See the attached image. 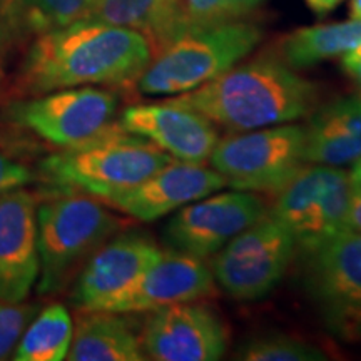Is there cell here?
<instances>
[{
	"label": "cell",
	"instance_id": "6da1fadb",
	"mask_svg": "<svg viewBox=\"0 0 361 361\" xmlns=\"http://www.w3.org/2000/svg\"><path fill=\"white\" fill-rule=\"evenodd\" d=\"M151 59L137 30L82 19L35 37L13 90L29 97L82 85L133 87Z\"/></svg>",
	"mask_w": 361,
	"mask_h": 361
},
{
	"label": "cell",
	"instance_id": "7a4b0ae2",
	"mask_svg": "<svg viewBox=\"0 0 361 361\" xmlns=\"http://www.w3.org/2000/svg\"><path fill=\"white\" fill-rule=\"evenodd\" d=\"M169 101L197 111L221 128L245 133L311 114L319 102V87L276 56H264Z\"/></svg>",
	"mask_w": 361,
	"mask_h": 361
},
{
	"label": "cell",
	"instance_id": "3957f363",
	"mask_svg": "<svg viewBox=\"0 0 361 361\" xmlns=\"http://www.w3.org/2000/svg\"><path fill=\"white\" fill-rule=\"evenodd\" d=\"M168 152L119 123L79 146L59 149L40 162V176L57 191L106 200L137 186L173 162Z\"/></svg>",
	"mask_w": 361,
	"mask_h": 361
},
{
	"label": "cell",
	"instance_id": "277c9868",
	"mask_svg": "<svg viewBox=\"0 0 361 361\" xmlns=\"http://www.w3.org/2000/svg\"><path fill=\"white\" fill-rule=\"evenodd\" d=\"M124 223L97 197L57 191L37 204L39 295H56Z\"/></svg>",
	"mask_w": 361,
	"mask_h": 361
},
{
	"label": "cell",
	"instance_id": "5b68a950",
	"mask_svg": "<svg viewBox=\"0 0 361 361\" xmlns=\"http://www.w3.org/2000/svg\"><path fill=\"white\" fill-rule=\"evenodd\" d=\"M261 39L263 30L245 20L191 27L152 56L135 85L146 96L189 92L238 66Z\"/></svg>",
	"mask_w": 361,
	"mask_h": 361
},
{
	"label": "cell",
	"instance_id": "8992f818",
	"mask_svg": "<svg viewBox=\"0 0 361 361\" xmlns=\"http://www.w3.org/2000/svg\"><path fill=\"white\" fill-rule=\"evenodd\" d=\"M117 104L119 99L112 90L82 85L13 99L2 117L12 129L59 151L87 142L109 129Z\"/></svg>",
	"mask_w": 361,
	"mask_h": 361
},
{
	"label": "cell",
	"instance_id": "52a82bcc",
	"mask_svg": "<svg viewBox=\"0 0 361 361\" xmlns=\"http://www.w3.org/2000/svg\"><path fill=\"white\" fill-rule=\"evenodd\" d=\"M211 168L238 191L276 194L305 159V126L279 124L228 135L216 144Z\"/></svg>",
	"mask_w": 361,
	"mask_h": 361
},
{
	"label": "cell",
	"instance_id": "ba28073f",
	"mask_svg": "<svg viewBox=\"0 0 361 361\" xmlns=\"http://www.w3.org/2000/svg\"><path fill=\"white\" fill-rule=\"evenodd\" d=\"M353 192L350 173L333 166H303L276 192L274 216L303 255L346 231V214Z\"/></svg>",
	"mask_w": 361,
	"mask_h": 361
},
{
	"label": "cell",
	"instance_id": "9c48e42d",
	"mask_svg": "<svg viewBox=\"0 0 361 361\" xmlns=\"http://www.w3.org/2000/svg\"><path fill=\"white\" fill-rule=\"evenodd\" d=\"M295 252L291 233L268 211L214 252L209 268L226 295L238 301H256L278 286Z\"/></svg>",
	"mask_w": 361,
	"mask_h": 361
},
{
	"label": "cell",
	"instance_id": "30bf717a",
	"mask_svg": "<svg viewBox=\"0 0 361 361\" xmlns=\"http://www.w3.org/2000/svg\"><path fill=\"white\" fill-rule=\"evenodd\" d=\"M305 258V288L324 324L343 340H360L361 234L343 231Z\"/></svg>",
	"mask_w": 361,
	"mask_h": 361
},
{
	"label": "cell",
	"instance_id": "8fae6325",
	"mask_svg": "<svg viewBox=\"0 0 361 361\" xmlns=\"http://www.w3.org/2000/svg\"><path fill=\"white\" fill-rule=\"evenodd\" d=\"M266 214V202L250 191L206 196L176 211L162 229V243L166 250L204 259Z\"/></svg>",
	"mask_w": 361,
	"mask_h": 361
},
{
	"label": "cell",
	"instance_id": "7c38bea8",
	"mask_svg": "<svg viewBox=\"0 0 361 361\" xmlns=\"http://www.w3.org/2000/svg\"><path fill=\"white\" fill-rule=\"evenodd\" d=\"M228 340L219 314L196 301L152 310L141 331L146 360L154 361L221 360Z\"/></svg>",
	"mask_w": 361,
	"mask_h": 361
},
{
	"label": "cell",
	"instance_id": "4fadbf2b",
	"mask_svg": "<svg viewBox=\"0 0 361 361\" xmlns=\"http://www.w3.org/2000/svg\"><path fill=\"white\" fill-rule=\"evenodd\" d=\"M214 293V276L204 261L166 250L141 276L101 310L124 314L146 313L169 305L204 300Z\"/></svg>",
	"mask_w": 361,
	"mask_h": 361
},
{
	"label": "cell",
	"instance_id": "5bb4252c",
	"mask_svg": "<svg viewBox=\"0 0 361 361\" xmlns=\"http://www.w3.org/2000/svg\"><path fill=\"white\" fill-rule=\"evenodd\" d=\"M162 250L142 231H119L80 269L71 301L79 311L101 310L159 258Z\"/></svg>",
	"mask_w": 361,
	"mask_h": 361
},
{
	"label": "cell",
	"instance_id": "9a60e30c",
	"mask_svg": "<svg viewBox=\"0 0 361 361\" xmlns=\"http://www.w3.org/2000/svg\"><path fill=\"white\" fill-rule=\"evenodd\" d=\"M119 126L146 137L176 161L204 164L219 134L207 117L173 101L135 104L124 109Z\"/></svg>",
	"mask_w": 361,
	"mask_h": 361
},
{
	"label": "cell",
	"instance_id": "2e32d148",
	"mask_svg": "<svg viewBox=\"0 0 361 361\" xmlns=\"http://www.w3.org/2000/svg\"><path fill=\"white\" fill-rule=\"evenodd\" d=\"M224 186L226 179L213 168L174 159L137 186L101 201L134 219L156 221Z\"/></svg>",
	"mask_w": 361,
	"mask_h": 361
},
{
	"label": "cell",
	"instance_id": "e0dca14e",
	"mask_svg": "<svg viewBox=\"0 0 361 361\" xmlns=\"http://www.w3.org/2000/svg\"><path fill=\"white\" fill-rule=\"evenodd\" d=\"M37 276V200L11 189L0 194V300L24 301Z\"/></svg>",
	"mask_w": 361,
	"mask_h": 361
},
{
	"label": "cell",
	"instance_id": "ac0fdd59",
	"mask_svg": "<svg viewBox=\"0 0 361 361\" xmlns=\"http://www.w3.org/2000/svg\"><path fill=\"white\" fill-rule=\"evenodd\" d=\"M305 159L311 164L341 166L361 159V96L333 99L316 106L305 126Z\"/></svg>",
	"mask_w": 361,
	"mask_h": 361
},
{
	"label": "cell",
	"instance_id": "d6986e66",
	"mask_svg": "<svg viewBox=\"0 0 361 361\" xmlns=\"http://www.w3.org/2000/svg\"><path fill=\"white\" fill-rule=\"evenodd\" d=\"M71 361H142L141 333L124 313L107 310L79 311L74 323Z\"/></svg>",
	"mask_w": 361,
	"mask_h": 361
},
{
	"label": "cell",
	"instance_id": "ffe728a7",
	"mask_svg": "<svg viewBox=\"0 0 361 361\" xmlns=\"http://www.w3.org/2000/svg\"><path fill=\"white\" fill-rule=\"evenodd\" d=\"M85 19L141 32L152 56L191 29L178 0H92Z\"/></svg>",
	"mask_w": 361,
	"mask_h": 361
},
{
	"label": "cell",
	"instance_id": "44dd1931",
	"mask_svg": "<svg viewBox=\"0 0 361 361\" xmlns=\"http://www.w3.org/2000/svg\"><path fill=\"white\" fill-rule=\"evenodd\" d=\"M360 44L361 19H350L296 29L278 40L274 56L296 71L343 56Z\"/></svg>",
	"mask_w": 361,
	"mask_h": 361
},
{
	"label": "cell",
	"instance_id": "7402d4cb",
	"mask_svg": "<svg viewBox=\"0 0 361 361\" xmlns=\"http://www.w3.org/2000/svg\"><path fill=\"white\" fill-rule=\"evenodd\" d=\"M92 0H0V19L16 37H39L87 17Z\"/></svg>",
	"mask_w": 361,
	"mask_h": 361
},
{
	"label": "cell",
	"instance_id": "603a6c76",
	"mask_svg": "<svg viewBox=\"0 0 361 361\" xmlns=\"http://www.w3.org/2000/svg\"><path fill=\"white\" fill-rule=\"evenodd\" d=\"M74 323L62 305L47 306L35 314L13 351L16 361H62L71 350Z\"/></svg>",
	"mask_w": 361,
	"mask_h": 361
},
{
	"label": "cell",
	"instance_id": "cb8c5ba5",
	"mask_svg": "<svg viewBox=\"0 0 361 361\" xmlns=\"http://www.w3.org/2000/svg\"><path fill=\"white\" fill-rule=\"evenodd\" d=\"M245 361H319L326 360L322 350L288 335H263L245 341L236 351Z\"/></svg>",
	"mask_w": 361,
	"mask_h": 361
},
{
	"label": "cell",
	"instance_id": "d4e9b609",
	"mask_svg": "<svg viewBox=\"0 0 361 361\" xmlns=\"http://www.w3.org/2000/svg\"><path fill=\"white\" fill-rule=\"evenodd\" d=\"M189 27L241 20L264 0H178Z\"/></svg>",
	"mask_w": 361,
	"mask_h": 361
},
{
	"label": "cell",
	"instance_id": "484cf974",
	"mask_svg": "<svg viewBox=\"0 0 361 361\" xmlns=\"http://www.w3.org/2000/svg\"><path fill=\"white\" fill-rule=\"evenodd\" d=\"M37 311V306L34 305L0 300V360H7L13 355Z\"/></svg>",
	"mask_w": 361,
	"mask_h": 361
},
{
	"label": "cell",
	"instance_id": "4316f807",
	"mask_svg": "<svg viewBox=\"0 0 361 361\" xmlns=\"http://www.w3.org/2000/svg\"><path fill=\"white\" fill-rule=\"evenodd\" d=\"M30 180H32V173L0 149V194L11 189L25 188Z\"/></svg>",
	"mask_w": 361,
	"mask_h": 361
},
{
	"label": "cell",
	"instance_id": "83f0119b",
	"mask_svg": "<svg viewBox=\"0 0 361 361\" xmlns=\"http://www.w3.org/2000/svg\"><path fill=\"white\" fill-rule=\"evenodd\" d=\"M341 67L361 90V44L341 56Z\"/></svg>",
	"mask_w": 361,
	"mask_h": 361
},
{
	"label": "cell",
	"instance_id": "f1b7e54d",
	"mask_svg": "<svg viewBox=\"0 0 361 361\" xmlns=\"http://www.w3.org/2000/svg\"><path fill=\"white\" fill-rule=\"evenodd\" d=\"M346 231L361 234V188H353L346 214Z\"/></svg>",
	"mask_w": 361,
	"mask_h": 361
},
{
	"label": "cell",
	"instance_id": "f546056e",
	"mask_svg": "<svg viewBox=\"0 0 361 361\" xmlns=\"http://www.w3.org/2000/svg\"><path fill=\"white\" fill-rule=\"evenodd\" d=\"M305 2L314 13H318V16H324V13L335 11L343 0H305Z\"/></svg>",
	"mask_w": 361,
	"mask_h": 361
},
{
	"label": "cell",
	"instance_id": "4dcf8cb0",
	"mask_svg": "<svg viewBox=\"0 0 361 361\" xmlns=\"http://www.w3.org/2000/svg\"><path fill=\"white\" fill-rule=\"evenodd\" d=\"M350 179L353 188H361V159H358L353 164V169L350 173Z\"/></svg>",
	"mask_w": 361,
	"mask_h": 361
},
{
	"label": "cell",
	"instance_id": "1f68e13d",
	"mask_svg": "<svg viewBox=\"0 0 361 361\" xmlns=\"http://www.w3.org/2000/svg\"><path fill=\"white\" fill-rule=\"evenodd\" d=\"M350 16L351 19H361V0H351Z\"/></svg>",
	"mask_w": 361,
	"mask_h": 361
},
{
	"label": "cell",
	"instance_id": "d6a6232c",
	"mask_svg": "<svg viewBox=\"0 0 361 361\" xmlns=\"http://www.w3.org/2000/svg\"><path fill=\"white\" fill-rule=\"evenodd\" d=\"M360 96H361V90H360Z\"/></svg>",
	"mask_w": 361,
	"mask_h": 361
}]
</instances>
